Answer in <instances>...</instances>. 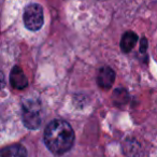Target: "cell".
Masks as SVG:
<instances>
[{"label": "cell", "mask_w": 157, "mask_h": 157, "mask_svg": "<svg viewBox=\"0 0 157 157\" xmlns=\"http://www.w3.org/2000/svg\"><path fill=\"white\" fill-rule=\"evenodd\" d=\"M74 131L71 125L63 120H54L46 126L43 140L46 147L56 155L71 150L74 143Z\"/></svg>", "instance_id": "obj_1"}, {"label": "cell", "mask_w": 157, "mask_h": 157, "mask_svg": "<svg viewBox=\"0 0 157 157\" xmlns=\"http://www.w3.org/2000/svg\"><path fill=\"white\" fill-rule=\"evenodd\" d=\"M41 105L36 99H26L22 105V118L29 129H38L42 122Z\"/></svg>", "instance_id": "obj_2"}, {"label": "cell", "mask_w": 157, "mask_h": 157, "mask_svg": "<svg viewBox=\"0 0 157 157\" xmlns=\"http://www.w3.org/2000/svg\"><path fill=\"white\" fill-rule=\"evenodd\" d=\"M44 23L43 9L38 3L29 5L24 12V24L27 29L37 31L42 27Z\"/></svg>", "instance_id": "obj_3"}, {"label": "cell", "mask_w": 157, "mask_h": 157, "mask_svg": "<svg viewBox=\"0 0 157 157\" xmlns=\"http://www.w3.org/2000/svg\"><path fill=\"white\" fill-rule=\"evenodd\" d=\"M123 152L127 157H141L143 155V147L133 138H127L123 143Z\"/></svg>", "instance_id": "obj_4"}, {"label": "cell", "mask_w": 157, "mask_h": 157, "mask_svg": "<svg viewBox=\"0 0 157 157\" xmlns=\"http://www.w3.org/2000/svg\"><path fill=\"white\" fill-rule=\"evenodd\" d=\"M115 81V72L109 67H103L100 69L97 78L98 85L103 90H109Z\"/></svg>", "instance_id": "obj_5"}, {"label": "cell", "mask_w": 157, "mask_h": 157, "mask_svg": "<svg viewBox=\"0 0 157 157\" xmlns=\"http://www.w3.org/2000/svg\"><path fill=\"white\" fill-rule=\"evenodd\" d=\"M10 83L16 90H23L28 85V80L23 72L22 68L15 66L10 73Z\"/></svg>", "instance_id": "obj_6"}, {"label": "cell", "mask_w": 157, "mask_h": 157, "mask_svg": "<svg viewBox=\"0 0 157 157\" xmlns=\"http://www.w3.org/2000/svg\"><path fill=\"white\" fill-rule=\"evenodd\" d=\"M0 157H27V151L22 144H12L2 148Z\"/></svg>", "instance_id": "obj_7"}, {"label": "cell", "mask_w": 157, "mask_h": 157, "mask_svg": "<svg viewBox=\"0 0 157 157\" xmlns=\"http://www.w3.org/2000/svg\"><path fill=\"white\" fill-rule=\"evenodd\" d=\"M138 42V36L133 31H127L123 35L121 40V48L125 53H128L132 51V48L136 46Z\"/></svg>", "instance_id": "obj_8"}, {"label": "cell", "mask_w": 157, "mask_h": 157, "mask_svg": "<svg viewBox=\"0 0 157 157\" xmlns=\"http://www.w3.org/2000/svg\"><path fill=\"white\" fill-rule=\"evenodd\" d=\"M147 48V40L145 38H142L141 40V43H140V52L141 53H144Z\"/></svg>", "instance_id": "obj_9"}]
</instances>
